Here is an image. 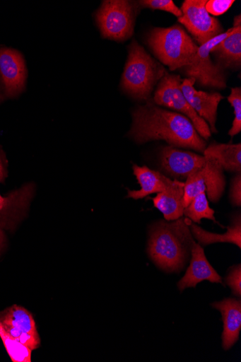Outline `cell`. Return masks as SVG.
<instances>
[{
  "mask_svg": "<svg viewBox=\"0 0 241 362\" xmlns=\"http://www.w3.org/2000/svg\"><path fill=\"white\" fill-rule=\"evenodd\" d=\"M129 136L139 144L162 140L171 146L199 152H204L206 147V141L187 117L151 103L139 107L133 112Z\"/></svg>",
  "mask_w": 241,
  "mask_h": 362,
  "instance_id": "1",
  "label": "cell"
},
{
  "mask_svg": "<svg viewBox=\"0 0 241 362\" xmlns=\"http://www.w3.org/2000/svg\"><path fill=\"white\" fill-rule=\"evenodd\" d=\"M189 220L160 221L151 228L148 251L155 264L166 272L183 270L195 243L189 227Z\"/></svg>",
  "mask_w": 241,
  "mask_h": 362,
  "instance_id": "2",
  "label": "cell"
},
{
  "mask_svg": "<svg viewBox=\"0 0 241 362\" xmlns=\"http://www.w3.org/2000/svg\"><path fill=\"white\" fill-rule=\"evenodd\" d=\"M148 43L155 56L172 71L191 64L199 48L179 25L154 28L148 37Z\"/></svg>",
  "mask_w": 241,
  "mask_h": 362,
  "instance_id": "3",
  "label": "cell"
},
{
  "mask_svg": "<svg viewBox=\"0 0 241 362\" xmlns=\"http://www.w3.org/2000/svg\"><path fill=\"white\" fill-rule=\"evenodd\" d=\"M165 74L162 66L153 59L139 43L134 41L122 77V87L141 100H146L154 86Z\"/></svg>",
  "mask_w": 241,
  "mask_h": 362,
  "instance_id": "4",
  "label": "cell"
},
{
  "mask_svg": "<svg viewBox=\"0 0 241 362\" xmlns=\"http://www.w3.org/2000/svg\"><path fill=\"white\" fill-rule=\"evenodd\" d=\"M181 78L165 73L154 95V102L160 106L183 113L192 122L199 135L205 140L211 136V128L188 103L181 90Z\"/></svg>",
  "mask_w": 241,
  "mask_h": 362,
  "instance_id": "5",
  "label": "cell"
},
{
  "mask_svg": "<svg viewBox=\"0 0 241 362\" xmlns=\"http://www.w3.org/2000/svg\"><path fill=\"white\" fill-rule=\"evenodd\" d=\"M134 16L132 4L124 0L103 2L96 15L102 37L117 41L132 36Z\"/></svg>",
  "mask_w": 241,
  "mask_h": 362,
  "instance_id": "6",
  "label": "cell"
},
{
  "mask_svg": "<svg viewBox=\"0 0 241 362\" xmlns=\"http://www.w3.org/2000/svg\"><path fill=\"white\" fill-rule=\"evenodd\" d=\"M205 157L206 163L204 167L190 175L184 182V208L201 192H205L213 203L218 202L224 192L226 182L223 169L216 158Z\"/></svg>",
  "mask_w": 241,
  "mask_h": 362,
  "instance_id": "7",
  "label": "cell"
},
{
  "mask_svg": "<svg viewBox=\"0 0 241 362\" xmlns=\"http://www.w3.org/2000/svg\"><path fill=\"white\" fill-rule=\"evenodd\" d=\"M236 27L201 45L194 61L186 67V74L189 78H194L201 86L218 88H226V81L221 66L212 62L211 53L216 46L228 37Z\"/></svg>",
  "mask_w": 241,
  "mask_h": 362,
  "instance_id": "8",
  "label": "cell"
},
{
  "mask_svg": "<svg viewBox=\"0 0 241 362\" xmlns=\"http://www.w3.org/2000/svg\"><path fill=\"white\" fill-rule=\"evenodd\" d=\"M206 0H186L179 18L200 46L223 34L221 23L206 11Z\"/></svg>",
  "mask_w": 241,
  "mask_h": 362,
  "instance_id": "9",
  "label": "cell"
},
{
  "mask_svg": "<svg viewBox=\"0 0 241 362\" xmlns=\"http://www.w3.org/2000/svg\"><path fill=\"white\" fill-rule=\"evenodd\" d=\"M0 322L11 336L32 351L40 346L36 322L24 308L15 305L0 313Z\"/></svg>",
  "mask_w": 241,
  "mask_h": 362,
  "instance_id": "10",
  "label": "cell"
},
{
  "mask_svg": "<svg viewBox=\"0 0 241 362\" xmlns=\"http://www.w3.org/2000/svg\"><path fill=\"white\" fill-rule=\"evenodd\" d=\"M160 162L161 167L168 175L187 179L190 175L204 167L206 158L170 146L162 149Z\"/></svg>",
  "mask_w": 241,
  "mask_h": 362,
  "instance_id": "11",
  "label": "cell"
},
{
  "mask_svg": "<svg viewBox=\"0 0 241 362\" xmlns=\"http://www.w3.org/2000/svg\"><path fill=\"white\" fill-rule=\"evenodd\" d=\"M196 83L194 78H187L181 83V90L187 101L206 123L211 125V130L216 133V119L218 107L224 97L218 93H206L196 90L194 85Z\"/></svg>",
  "mask_w": 241,
  "mask_h": 362,
  "instance_id": "12",
  "label": "cell"
},
{
  "mask_svg": "<svg viewBox=\"0 0 241 362\" xmlns=\"http://www.w3.org/2000/svg\"><path fill=\"white\" fill-rule=\"evenodd\" d=\"M0 78L7 95L15 96L23 90L26 69L20 53L11 49H0Z\"/></svg>",
  "mask_w": 241,
  "mask_h": 362,
  "instance_id": "13",
  "label": "cell"
},
{
  "mask_svg": "<svg viewBox=\"0 0 241 362\" xmlns=\"http://www.w3.org/2000/svg\"><path fill=\"white\" fill-rule=\"evenodd\" d=\"M192 259L185 276L178 283L180 291L190 287H195L203 281H209L212 283L222 284L221 276L210 264L206 258L204 249L196 243L192 250Z\"/></svg>",
  "mask_w": 241,
  "mask_h": 362,
  "instance_id": "14",
  "label": "cell"
},
{
  "mask_svg": "<svg viewBox=\"0 0 241 362\" xmlns=\"http://www.w3.org/2000/svg\"><path fill=\"white\" fill-rule=\"evenodd\" d=\"M213 308L219 310L223 316V347L228 350L237 341L241 328V302L234 298L212 304Z\"/></svg>",
  "mask_w": 241,
  "mask_h": 362,
  "instance_id": "15",
  "label": "cell"
},
{
  "mask_svg": "<svg viewBox=\"0 0 241 362\" xmlns=\"http://www.w3.org/2000/svg\"><path fill=\"white\" fill-rule=\"evenodd\" d=\"M184 182L175 180L173 185L153 197L154 206L166 221H175L184 215Z\"/></svg>",
  "mask_w": 241,
  "mask_h": 362,
  "instance_id": "16",
  "label": "cell"
},
{
  "mask_svg": "<svg viewBox=\"0 0 241 362\" xmlns=\"http://www.w3.org/2000/svg\"><path fill=\"white\" fill-rule=\"evenodd\" d=\"M133 172L141 185L139 190H128V197L134 200L143 199L151 194L160 193L173 185L174 181L146 166H133Z\"/></svg>",
  "mask_w": 241,
  "mask_h": 362,
  "instance_id": "17",
  "label": "cell"
},
{
  "mask_svg": "<svg viewBox=\"0 0 241 362\" xmlns=\"http://www.w3.org/2000/svg\"><path fill=\"white\" fill-rule=\"evenodd\" d=\"M189 227L192 236L203 246L209 245L217 243H229L241 247V219L240 215L235 214L233 217L230 225L228 227V231L224 235H217L205 231L196 224L189 223Z\"/></svg>",
  "mask_w": 241,
  "mask_h": 362,
  "instance_id": "18",
  "label": "cell"
},
{
  "mask_svg": "<svg viewBox=\"0 0 241 362\" xmlns=\"http://www.w3.org/2000/svg\"><path fill=\"white\" fill-rule=\"evenodd\" d=\"M204 156L216 158L226 171L240 173L241 144H213L204 151Z\"/></svg>",
  "mask_w": 241,
  "mask_h": 362,
  "instance_id": "19",
  "label": "cell"
},
{
  "mask_svg": "<svg viewBox=\"0 0 241 362\" xmlns=\"http://www.w3.org/2000/svg\"><path fill=\"white\" fill-rule=\"evenodd\" d=\"M231 35L216 46L211 53L230 67H240L241 63V25Z\"/></svg>",
  "mask_w": 241,
  "mask_h": 362,
  "instance_id": "20",
  "label": "cell"
},
{
  "mask_svg": "<svg viewBox=\"0 0 241 362\" xmlns=\"http://www.w3.org/2000/svg\"><path fill=\"white\" fill-rule=\"evenodd\" d=\"M184 215L197 223H199L203 218L217 222L215 211L210 207L205 192H201L194 197L189 205L184 209Z\"/></svg>",
  "mask_w": 241,
  "mask_h": 362,
  "instance_id": "21",
  "label": "cell"
},
{
  "mask_svg": "<svg viewBox=\"0 0 241 362\" xmlns=\"http://www.w3.org/2000/svg\"><path fill=\"white\" fill-rule=\"evenodd\" d=\"M0 338L13 362H30L32 350L11 336L0 322Z\"/></svg>",
  "mask_w": 241,
  "mask_h": 362,
  "instance_id": "22",
  "label": "cell"
},
{
  "mask_svg": "<svg viewBox=\"0 0 241 362\" xmlns=\"http://www.w3.org/2000/svg\"><path fill=\"white\" fill-rule=\"evenodd\" d=\"M229 103L234 108L235 119L231 129L229 131V136L233 137L237 135L241 130V89L233 88L228 97Z\"/></svg>",
  "mask_w": 241,
  "mask_h": 362,
  "instance_id": "23",
  "label": "cell"
},
{
  "mask_svg": "<svg viewBox=\"0 0 241 362\" xmlns=\"http://www.w3.org/2000/svg\"><path fill=\"white\" fill-rule=\"evenodd\" d=\"M139 4L143 8L168 12L178 18L182 16L181 9L172 0H144L140 1Z\"/></svg>",
  "mask_w": 241,
  "mask_h": 362,
  "instance_id": "24",
  "label": "cell"
},
{
  "mask_svg": "<svg viewBox=\"0 0 241 362\" xmlns=\"http://www.w3.org/2000/svg\"><path fill=\"white\" fill-rule=\"evenodd\" d=\"M234 3V0H210L206 1L205 8L210 15L218 16L226 13Z\"/></svg>",
  "mask_w": 241,
  "mask_h": 362,
  "instance_id": "25",
  "label": "cell"
},
{
  "mask_svg": "<svg viewBox=\"0 0 241 362\" xmlns=\"http://www.w3.org/2000/svg\"><path fill=\"white\" fill-rule=\"evenodd\" d=\"M226 284L232 289L236 297L241 296V267L235 266L231 268L228 277L225 279Z\"/></svg>",
  "mask_w": 241,
  "mask_h": 362,
  "instance_id": "26",
  "label": "cell"
},
{
  "mask_svg": "<svg viewBox=\"0 0 241 362\" xmlns=\"http://www.w3.org/2000/svg\"><path fill=\"white\" fill-rule=\"evenodd\" d=\"M230 199L235 206L241 205V176L240 173L237 174L231 182L230 190Z\"/></svg>",
  "mask_w": 241,
  "mask_h": 362,
  "instance_id": "27",
  "label": "cell"
},
{
  "mask_svg": "<svg viewBox=\"0 0 241 362\" xmlns=\"http://www.w3.org/2000/svg\"><path fill=\"white\" fill-rule=\"evenodd\" d=\"M12 202L11 199H8V197H4L1 194H0V212L6 211V209L11 206V203Z\"/></svg>",
  "mask_w": 241,
  "mask_h": 362,
  "instance_id": "28",
  "label": "cell"
},
{
  "mask_svg": "<svg viewBox=\"0 0 241 362\" xmlns=\"http://www.w3.org/2000/svg\"><path fill=\"white\" fill-rule=\"evenodd\" d=\"M6 244V237L3 232L2 228L0 227V252L2 251Z\"/></svg>",
  "mask_w": 241,
  "mask_h": 362,
  "instance_id": "29",
  "label": "cell"
}]
</instances>
